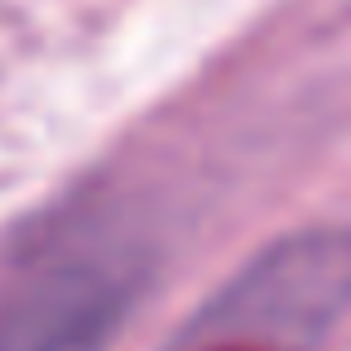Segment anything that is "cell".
I'll list each match as a JSON object with an SVG mask.
<instances>
[{"label":"cell","instance_id":"cell-1","mask_svg":"<svg viewBox=\"0 0 351 351\" xmlns=\"http://www.w3.org/2000/svg\"><path fill=\"white\" fill-rule=\"evenodd\" d=\"M351 308V231H298L260 250L193 322L188 341L303 351Z\"/></svg>","mask_w":351,"mask_h":351},{"label":"cell","instance_id":"cell-2","mask_svg":"<svg viewBox=\"0 0 351 351\" xmlns=\"http://www.w3.org/2000/svg\"><path fill=\"white\" fill-rule=\"evenodd\" d=\"M140 284L145 265L125 250H58L5 293L0 351H106Z\"/></svg>","mask_w":351,"mask_h":351}]
</instances>
